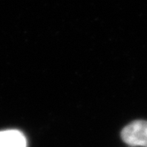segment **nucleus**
<instances>
[{"instance_id": "1", "label": "nucleus", "mask_w": 147, "mask_h": 147, "mask_svg": "<svg viewBox=\"0 0 147 147\" xmlns=\"http://www.w3.org/2000/svg\"><path fill=\"white\" fill-rule=\"evenodd\" d=\"M121 138L129 145L147 147V121L138 120L129 123L122 129Z\"/></svg>"}, {"instance_id": "2", "label": "nucleus", "mask_w": 147, "mask_h": 147, "mask_svg": "<svg viewBox=\"0 0 147 147\" xmlns=\"http://www.w3.org/2000/svg\"><path fill=\"white\" fill-rule=\"evenodd\" d=\"M26 138L18 130L0 131V147H26Z\"/></svg>"}]
</instances>
